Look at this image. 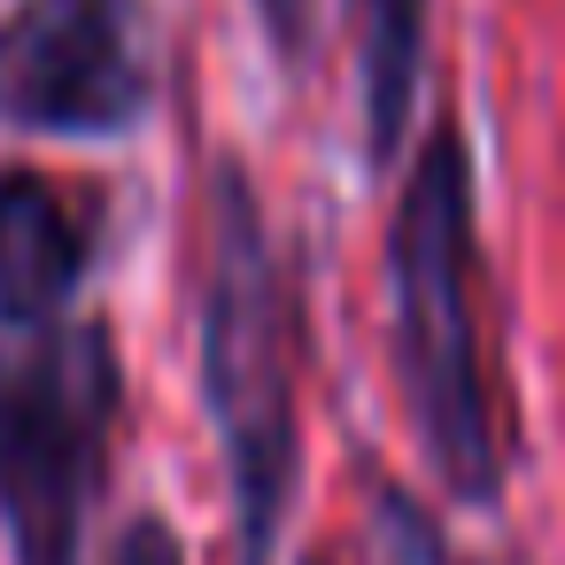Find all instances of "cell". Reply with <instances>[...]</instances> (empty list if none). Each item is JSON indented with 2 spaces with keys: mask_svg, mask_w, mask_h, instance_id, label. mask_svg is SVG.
<instances>
[{
  "mask_svg": "<svg viewBox=\"0 0 565 565\" xmlns=\"http://www.w3.org/2000/svg\"><path fill=\"white\" fill-rule=\"evenodd\" d=\"M349 17H356V78H364V156L372 171H387L426 78V0H349Z\"/></svg>",
  "mask_w": 565,
  "mask_h": 565,
  "instance_id": "obj_6",
  "label": "cell"
},
{
  "mask_svg": "<svg viewBox=\"0 0 565 565\" xmlns=\"http://www.w3.org/2000/svg\"><path fill=\"white\" fill-rule=\"evenodd\" d=\"M102 256V194L9 163L0 171V326H47L94 279Z\"/></svg>",
  "mask_w": 565,
  "mask_h": 565,
  "instance_id": "obj_5",
  "label": "cell"
},
{
  "mask_svg": "<svg viewBox=\"0 0 565 565\" xmlns=\"http://www.w3.org/2000/svg\"><path fill=\"white\" fill-rule=\"evenodd\" d=\"M156 109L140 0H9L0 9V125L40 140H125Z\"/></svg>",
  "mask_w": 565,
  "mask_h": 565,
  "instance_id": "obj_4",
  "label": "cell"
},
{
  "mask_svg": "<svg viewBox=\"0 0 565 565\" xmlns=\"http://www.w3.org/2000/svg\"><path fill=\"white\" fill-rule=\"evenodd\" d=\"M302 565H349V557H341V550H310Z\"/></svg>",
  "mask_w": 565,
  "mask_h": 565,
  "instance_id": "obj_9",
  "label": "cell"
},
{
  "mask_svg": "<svg viewBox=\"0 0 565 565\" xmlns=\"http://www.w3.org/2000/svg\"><path fill=\"white\" fill-rule=\"evenodd\" d=\"M387 364L411 441L449 503L488 511L511 472L503 403L480 333V202L457 117H434L387 217Z\"/></svg>",
  "mask_w": 565,
  "mask_h": 565,
  "instance_id": "obj_1",
  "label": "cell"
},
{
  "mask_svg": "<svg viewBox=\"0 0 565 565\" xmlns=\"http://www.w3.org/2000/svg\"><path fill=\"white\" fill-rule=\"evenodd\" d=\"M248 9H256L271 55H279L287 71H302V63H310V40H318V0H248Z\"/></svg>",
  "mask_w": 565,
  "mask_h": 565,
  "instance_id": "obj_7",
  "label": "cell"
},
{
  "mask_svg": "<svg viewBox=\"0 0 565 565\" xmlns=\"http://www.w3.org/2000/svg\"><path fill=\"white\" fill-rule=\"evenodd\" d=\"M125 418V364L102 318L0 326V542L9 565H86Z\"/></svg>",
  "mask_w": 565,
  "mask_h": 565,
  "instance_id": "obj_3",
  "label": "cell"
},
{
  "mask_svg": "<svg viewBox=\"0 0 565 565\" xmlns=\"http://www.w3.org/2000/svg\"><path fill=\"white\" fill-rule=\"evenodd\" d=\"M109 565H186V542H179V526L163 511H140V519H125Z\"/></svg>",
  "mask_w": 565,
  "mask_h": 565,
  "instance_id": "obj_8",
  "label": "cell"
},
{
  "mask_svg": "<svg viewBox=\"0 0 565 565\" xmlns=\"http://www.w3.org/2000/svg\"><path fill=\"white\" fill-rule=\"evenodd\" d=\"M194 364L202 411L233 480L241 565L279 557V526L302 480V411H295V295L264 194L241 156H210L194 186Z\"/></svg>",
  "mask_w": 565,
  "mask_h": 565,
  "instance_id": "obj_2",
  "label": "cell"
}]
</instances>
